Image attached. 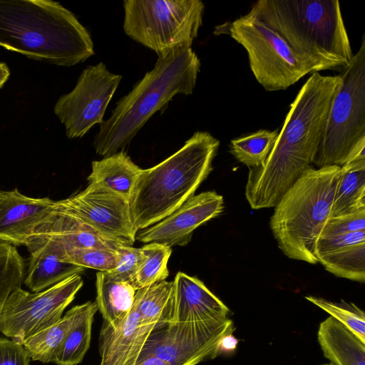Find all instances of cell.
Instances as JSON below:
<instances>
[{"mask_svg":"<svg viewBox=\"0 0 365 365\" xmlns=\"http://www.w3.org/2000/svg\"><path fill=\"white\" fill-rule=\"evenodd\" d=\"M340 83L339 75L315 72L302 86L265 161L249 170L245 197L251 208L274 207L312 167Z\"/></svg>","mask_w":365,"mask_h":365,"instance_id":"cell-1","label":"cell"},{"mask_svg":"<svg viewBox=\"0 0 365 365\" xmlns=\"http://www.w3.org/2000/svg\"><path fill=\"white\" fill-rule=\"evenodd\" d=\"M0 46L66 67L95 53L91 35L76 16L50 0H0Z\"/></svg>","mask_w":365,"mask_h":365,"instance_id":"cell-2","label":"cell"},{"mask_svg":"<svg viewBox=\"0 0 365 365\" xmlns=\"http://www.w3.org/2000/svg\"><path fill=\"white\" fill-rule=\"evenodd\" d=\"M247 14L277 33L313 73L343 68L354 55L337 0H259Z\"/></svg>","mask_w":365,"mask_h":365,"instance_id":"cell-3","label":"cell"},{"mask_svg":"<svg viewBox=\"0 0 365 365\" xmlns=\"http://www.w3.org/2000/svg\"><path fill=\"white\" fill-rule=\"evenodd\" d=\"M200 66L192 48L159 56L154 68L116 103L111 115L100 125L93 143L96 153L107 157L123 150L175 95L192 93Z\"/></svg>","mask_w":365,"mask_h":365,"instance_id":"cell-4","label":"cell"},{"mask_svg":"<svg viewBox=\"0 0 365 365\" xmlns=\"http://www.w3.org/2000/svg\"><path fill=\"white\" fill-rule=\"evenodd\" d=\"M219 146L210 133L197 131L168 158L142 169L129 200L137 232L160 221L195 195L213 169Z\"/></svg>","mask_w":365,"mask_h":365,"instance_id":"cell-5","label":"cell"},{"mask_svg":"<svg viewBox=\"0 0 365 365\" xmlns=\"http://www.w3.org/2000/svg\"><path fill=\"white\" fill-rule=\"evenodd\" d=\"M340 166L307 169L274 207L269 226L287 257L317 264L316 245L331 217Z\"/></svg>","mask_w":365,"mask_h":365,"instance_id":"cell-6","label":"cell"},{"mask_svg":"<svg viewBox=\"0 0 365 365\" xmlns=\"http://www.w3.org/2000/svg\"><path fill=\"white\" fill-rule=\"evenodd\" d=\"M341 83L327 118L313 164L342 166L365 159V36L358 51L339 74Z\"/></svg>","mask_w":365,"mask_h":365,"instance_id":"cell-7","label":"cell"},{"mask_svg":"<svg viewBox=\"0 0 365 365\" xmlns=\"http://www.w3.org/2000/svg\"><path fill=\"white\" fill-rule=\"evenodd\" d=\"M123 30L159 56L191 48L202 24L200 0H124Z\"/></svg>","mask_w":365,"mask_h":365,"instance_id":"cell-8","label":"cell"},{"mask_svg":"<svg viewBox=\"0 0 365 365\" xmlns=\"http://www.w3.org/2000/svg\"><path fill=\"white\" fill-rule=\"evenodd\" d=\"M214 33L227 34L243 46L255 79L267 91L286 90L313 73L277 33L249 14L217 26Z\"/></svg>","mask_w":365,"mask_h":365,"instance_id":"cell-9","label":"cell"},{"mask_svg":"<svg viewBox=\"0 0 365 365\" xmlns=\"http://www.w3.org/2000/svg\"><path fill=\"white\" fill-rule=\"evenodd\" d=\"M83 284L77 274L38 292L16 287L1 310L0 331L22 345L29 337L59 321Z\"/></svg>","mask_w":365,"mask_h":365,"instance_id":"cell-10","label":"cell"},{"mask_svg":"<svg viewBox=\"0 0 365 365\" xmlns=\"http://www.w3.org/2000/svg\"><path fill=\"white\" fill-rule=\"evenodd\" d=\"M233 321L171 322L154 329L139 355H153L171 365H197L220 354L222 341L232 336Z\"/></svg>","mask_w":365,"mask_h":365,"instance_id":"cell-11","label":"cell"},{"mask_svg":"<svg viewBox=\"0 0 365 365\" xmlns=\"http://www.w3.org/2000/svg\"><path fill=\"white\" fill-rule=\"evenodd\" d=\"M121 78L120 75L110 72L103 62L87 66L81 72L74 88L61 96L53 108L68 138H82L94 125L103 123Z\"/></svg>","mask_w":365,"mask_h":365,"instance_id":"cell-12","label":"cell"},{"mask_svg":"<svg viewBox=\"0 0 365 365\" xmlns=\"http://www.w3.org/2000/svg\"><path fill=\"white\" fill-rule=\"evenodd\" d=\"M54 205L78 217L106 238L131 246L135 241L137 230L129 200L99 183L89 182L82 191L55 201Z\"/></svg>","mask_w":365,"mask_h":365,"instance_id":"cell-13","label":"cell"},{"mask_svg":"<svg viewBox=\"0 0 365 365\" xmlns=\"http://www.w3.org/2000/svg\"><path fill=\"white\" fill-rule=\"evenodd\" d=\"M224 208L223 197L215 191L194 195L173 212L155 224L137 232L135 240L172 247L185 246L194 230L220 215Z\"/></svg>","mask_w":365,"mask_h":365,"instance_id":"cell-14","label":"cell"},{"mask_svg":"<svg viewBox=\"0 0 365 365\" xmlns=\"http://www.w3.org/2000/svg\"><path fill=\"white\" fill-rule=\"evenodd\" d=\"M54 203L48 197H28L17 189L0 190V240L15 247L24 245L53 212Z\"/></svg>","mask_w":365,"mask_h":365,"instance_id":"cell-15","label":"cell"},{"mask_svg":"<svg viewBox=\"0 0 365 365\" xmlns=\"http://www.w3.org/2000/svg\"><path fill=\"white\" fill-rule=\"evenodd\" d=\"M47 241L56 242L64 250L91 247L115 250L123 244L105 237L78 217L56 208L55 205L53 212L38 225L24 245Z\"/></svg>","mask_w":365,"mask_h":365,"instance_id":"cell-16","label":"cell"},{"mask_svg":"<svg viewBox=\"0 0 365 365\" xmlns=\"http://www.w3.org/2000/svg\"><path fill=\"white\" fill-rule=\"evenodd\" d=\"M230 309L199 279L179 272L173 280V322L230 319Z\"/></svg>","mask_w":365,"mask_h":365,"instance_id":"cell-17","label":"cell"},{"mask_svg":"<svg viewBox=\"0 0 365 365\" xmlns=\"http://www.w3.org/2000/svg\"><path fill=\"white\" fill-rule=\"evenodd\" d=\"M153 330L152 327L140 322L134 306L117 329L103 323L99 334V365H135Z\"/></svg>","mask_w":365,"mask_h":365,"instance_id":"cell-18","label":"cell"},{"mask_svg":"<svg viewBox=\"0 0 365 365\" xmlns=\"http://www.w3.org/2000/svg\"><path fill=\"white\" fill-rule=\"evenodd\" d=\"M26 248L31 255L23 282L33 292L43 291L85 270L82 267L63 261L65 250L56 242H42Z\"/></svg>","mask_w":365,"mask_h":365,"instance_id":"cell-19","label":"cell"},{"mask_svg":"<svg viewBox=\"0 0 365 365\" xmlns=\"http://www.w3.org/2000/svg\"><path fill=\"white\" fill-rule=\"evenodd\" d=\"M317 340L324 357L334 365H365V344L334 318L319 324Z\"/></svg>","mask_w":365,"mask_h":365,"instance_id":"cell-20","label":"cell"},{"mask_svg":"<svg viewBox=\"0 0 365 365\" xmlns=\"http://www.w3.org/2000/svg\"><path fill=\"white\" fill-rule=\"evenodd\" d=\"M96 303L103 316V323L117 329L133 307L136 290L131 284L103 272L96 273Z\"/></svg>","mask_w":365,"mask_h":365,"instance_id":"cell-21","label":"cell"},{"mask_svg":"<svg viewBox=\"0 0 365 365\" xmlns=\"http://www.w3.org/2000/svg\"><path fill=\"white\" fill-rule=\"evenodd\" d=\"M89 182H96L130 200L142 168L123 150L93 161Z\"/></svg>","mask_w":365,"mask_h":365,"instance_id":"cell-22","label":"cell"},{"mask_svg":"<svg viewBox=\"0 0 365 365\" xmlns=\"http://www.w3.org/2000/svg\"><path fill=\"white\" fill-rule=\"evenodd\" d=\"M140 321L154 329L173 322V281H162L136 290L134 304Z\"/></svg>","mask_w":365,"mask_h":365,"instance_id":"cell-23","label":"cell"},{"mask_svg":"<svg viewBox=\"0 0 365 365\" xmlns=\"http://www.w3.org/2000/svg\"><path fill=\"white\" fill-rule=\"evenodd\" d=\"M365 208V159L340 167L331 217Z\"/></svg>","mask_w":365,"mask_h":365,"instance_id":"cell-24","label":"cell"},{"mask_svg":"<svg viewBox=\"0 0 365 365\" xmlns=\"http://www.w3.org/2000/svg\"><path fill=\"white\" fill-rule=\"evenodd\" d=\"M81 304L70 309L54 324L24 340L22 345L34 361L55 363Z\"/></svg>","mask_w":365,"mask_h":365,"instance_id":"cell-25","label":"cell"},{"mask_svg":"<svg viewBox=\"0 0 365 365\" xmlns=\"http://www.w3.org/2000/svg\"><path fill=\"white\" fill-rule=\"evenodd\" d=\"M97 311L96 302L88 301L81 304L55 364L77 365L82 361L90 346L91 327Z\"/></svg>","mask_w":365,"mask_h":365,"instance_id":"cell-26","label":"cell"},{"mask_svg":"<svg viewBox=\"0 0 365 365\" xmlns=\"http://www.w3.org/2000/svg\"><path fill=\"white\" fill-rule=\"evenodd\" d=\"M317 259L327 271L338 277L365 282V242L335 250Z\"/></svg>","mask_w":365,"mask_h":365,"instance_id":"cell-27","label":"cell"},{"mask_svg":"<svg viewBox=\"0 0 365 365\" xmlns=\"http://www.w3.org/2000/svg\"><path fill=\"white\" fill-rule=\"evenodd\" d=\"M279 132L259 130L231 140L230 153L250 168L261 165L272 150Z\"/></svg>","mask_w":365,"mask_h":365,"instance_id":"cell-28","label":"cell"},{"mask_svg":"<svg viewBox=\"0 0 365 365\" xmlns=\"http://www.w3.org/2000/svg\"><path fill=\"white\" fill-rule=\"evenodd\" d=\"M140 249L145 257L131 283L135 290L165 280L172 253L171 247L158 243L145 244Z\"/></svg>","mask_w":365,"mask_h":365,"instance_id":"cell-29","label":"cell"},{"mask_svg":"<svg viewBox=\"0 0 365 365\" xmlns=\"http://www.w3.org/2000/svg\"><path fill=\"white\" fill-rule=\"evenodd\" d=\"M25 262L15 246L0 240V312L10 293L21 287Z\"/></svg>","mask_w":365,"mask_h":365,"instance_id":"cell-30","label":"cell"},{"mask_svg":"<svg viewBox=\"0 0 365 365\" xmlns=\"http://www.w3.org/2000/svg\"><path fill=\"white\" fill-rule=\"evenodd\" d=\"M305 299L330 314L365 344V313L354 303L331 302L315 296Z\"/></svg>","mask_w":365,"mask_h":365,"instance_id":"cell-31","label":"cell"},{"mask_svg":"<svg viewBox=\"0 0 365 365\" xmlns=\"http://www.w3.org/2000/svg\"><path fill=\"white\" fill-rule=\"evenodd\" d=\"M62 260L83 268L110 272L117 265L115 250L102 247H78L65 250Z\"/></svg>","mask_w":365,"mask_h":365,"instance_id":"cell-32","label":"cell"},{"mask_svg":"<svg viewBox=\"0 0 365 365\" xmlns=\"http://www.w3.org/2000/svg\"><path fill=\"white\" fill-rule=\"evenodd\" d=\"M118 261L114 270L108 272L113 277L132 283L134 276L144 259L140 248L120 244L115 248Z\"/></svg>","mask_w":365,"mask_h":365,"instance_id":"cell-33","label":"cell"},{"mask_svg":"<svg viewBox=\"0 0 365 365\" xmlns=\"http://www.w3.org/2000/svg\"><path fill=\"white\" fill-rule=\"evenodd\" d=\"M365 230V208L343 215L329 217L320 237H329Z\"/></svg>","mask_w":365,"mask_h":365,"instance_id":"cell-34","label":"cell"},{"mask_svg":"<svg viewBox=\"0 0 365 365\" xmlns=\"http://www.w3.org/2000/svg\"><path fill=\"white\" fill-rule=\"evenodd\" d=\"M362 242H365V230L329 237H319L316 245L317 257Z\"/></svg>","mask_w":365,"mask_h":365,"instance_id":"cell-35","label":"cell"},{"mask_svg":"<svg viewBox=\"0 0 365 365\" xmlns=\"http://www.w3.org/2000/svg\"><path fill=\"white\" fill-rule=\"evenodd\" d=\"M30 359L23 345L0 336V365H29Z\"/></svg>","mask_w":365,"mask_h":365,"instance_id":"cell-36","label":"cell"},{"mask_svg":"<svg viewBox=\"0 0 365 365\" xmlns=\"http://www.w3.org/2000/svg\"><path fill=\"white\" fill-rule=\"evenodd\" d=\"M135 365H171L168 361L153 355L139 356Z\"/></svg>","mask_w":365,"mask_h":365,"instance_id":"cell-37","label":"cell"},{"mask_svg":"<svg viewBox=\"0 0 365 365\" xmlns=\"http://www.w3.org/2000/svg\"><path fill=\"white\" fill-rule=\"evenodd\" d=\"M10 76V71L7 65L0 62V90L7 81Z\"/></svg>","mask_w":365,"mask_h":365,"instance_id":"cell-38","label":"cell"},{"mask_svg":"<svg viewBox=\"0 0 365 365\" xmlns=\"http://www.w3.org/2000/svg\"><path fill=\"white\" fill-rule=\"evenodd\" d=\"M322 365H334V364H333L332 363H329V364H322Z\"/></svg>","mask_w":365,"mask_h":365,"instance_id":"cell-39","label":"cell"}]
</instances>
